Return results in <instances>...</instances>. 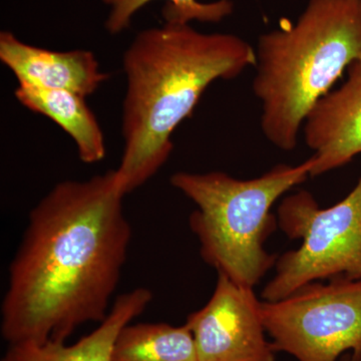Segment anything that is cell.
<instances>
[{
    "label": "cell",
    "mask_w": 361,
    "mask_h": 361,
    "mask_svg": "<svg viewBox=\"0 0 361 361\" xmlns=\"http://www.w3.org/2000/svg\"><path fill=\"white\" fill-rule=\"evenodd\" d=\"M303 134L314 152L311 177L341 168L361 154V63L349 66L345 82L316 103Z\"/></svg>",
    "instance_id": "ba28073f"
},
{
    "label": "cell",
    "mask_w": 361,
    "mask_h": 361,
    "mask_svg": "<svg viewBox=\"0 0 361 361\" xmlns=\"http://www.w3.org/2000/svg\"><path fill=\"white\" fill-rule=\"evenodd\" d=\"M0 59L18 82L68 90L82 97L94 94L110 78L92 51H49L21 42L11 32L0 33Z\"/></svg>",
    "instance_id": "9c48e42d"
},
{
    "label": "cell",
    "mask_w": 361,
    "mask_h": 361,
    "mask_svg": "<svg viewBox=\"0 0 361 361\" xmlns=\"http://www.w3.org/2000/svg\"><path fill=\"white\" fill-rule=\"evenodd\" d=\"M152 299L151 290L144 287L122 294L99 326L75 343L49 341L9 344L1 361H111L118 332L141 315Z\"/></svg>",
    "instance_id": "30bf717a"
},
{
    "label": "cell",
    "mask_w": 361,
    "mask_h": 361,
    "mask_svg": "<svg viewBox=\"0 0 361 361\" xmlns=\"http://www.w3.org/2000/svg\"><path fill=\"white\" fill-rule=\"evenodd\" d=\"M255 52L261 130L273 146L293 151L313 106L361 63V0H310L295 23L261 35Z\"/></svg>",
    "instance_id": "3957f363"
},
{
    "label": "cell",
    "mask_w": 361,
    "mask_h": 361,
    "mask_svg": "<svg viewBox=\"0 0 361 361\" xmlns=\"http://www.w3.org/2000/svg\"><path fill=\"white\" fill-rule=\"evenodd\" d=\"M110 7L106 20V30L111 35H118L129 28L133 16L152 0H103ZM163 8L165 23H190L192 20L200 23H217L233 13L231 0H216L201 2L199 0H167Z\"/></svg>",
    "instance_id": "4fadbf2b"
},
{
    "label": "cell",
    "mask_w": 361,
    "mask_h": 361,
    "mask_svg": "<svg viewBox=\"0 0 361 361\" xmlns=\"http://www.w3.org/2000/svg\"><path fill=\"white\" fill-rule=\"evenodd\" d=\"M111 361H199L192 332L186 325L127 324L114 342Z\"/></svg>",
    "instance_id": "7c38bea8"
},
{
    "label": "cell",
    "mask_w": 361,
    "mask_h": 361,
    "mask_svg": "<svg viewBox=\"0 0 361 361\" xmlns=\"http://www.w3.org/2000/svg\"><path fill=\"white\" fill-rule=\"evenodd\" d=\"M342 361H361V349L346 353Z\"/></svg>",
    "instance_id": "5bb4252c"
},
{
    "label": "cell",
    "mask_w": 361,
    "mask_h": 361,
    "mask_svg": "<svg viewBox=\"0 0 361 361\" xmlns=\"http://www.w3.org/2000/svg\"><path fill=\"white\" fill-rule=\"evenodd\" d=\"M199 361H275L254 288L218 273L210 300L188 315Z\"/></svg>",
    "instance_id": "52a82bcc"
},
{
    "label": "cell",
    "mask_w": 361,
    "mask_h": 361,
    "mask_svg": "<svg viewBox=\"0 0 361 361\" xmlns=\"http://www.w3.org/2000/svg\"><path fill=\"white\" fill-rule=\"evenodd\" d=\"M125 196L111 170L59 183L30 211L9 265L4 341L66 342L82 325L106 319L132 238Z\"/></svg>",
    "instance_id": "6da1fadb"
},
{
    "label": "cell",
    "mask_w": 361,
    "mask_h": 361,
    "mask_svg": "<svg viewBox=\"0 0 361 361\" xmlns=\"http://www.w3.org/2000/svg\"><path fill=\"white\" fill-rule=\"evenodd\" d=\"M14 96L26 109L51 118L71 135L82 161L94 164L104 160L103 130L85 103V97L68 90L47 89L27 82H18Z\"/></svg>",
    "instance_id": "8fae6325"
},
{
    "label": "cell",
    "mask_w": 361,
    "mask_h": 361,
    "mask_svg": "<svg viewBox=\"0 0 361 361\" xmlns=\"http://www.w3.org/2000/svg\"><path fill=\"white\" fill-rule=\"evenodd\" d=\"M315 166L311 156L297 166L279 164L250 180L218 171L171 176V185L197 206L189 224L207 264L235 283L254 288L276 264V256L265 249L278 226L271 209L311 177Z\"/></svg>",
    "instance_id": "277c9868"
},
{
    "label": "cell",
    "mask_w": 361,
    "mask_h": 361,
    "mask_svg": "<svg viewBox=\"0 0 361 361\" xmlns=\"http://www.w3.org/2000/svg\"><path fill=\"white\" fill-rule=\"evenodd\" d=\"M326 281L261 302L263 324L276 353L297 361H337L361 349V279Z\"/></svg>",
    "instance_id": "8992f818"
},
{
    "label": "cell",
    "mask_w": 361,
    "mask_h": 361,
    "mask_svg": "<svg viewBox=\"0 0 361 361\" xmlns=\"http://www.w3.org/2000/svg\"><path fill=\"white\" fill-rule=\"evenodd\" d=\"M277 221L289 239L302 243L277 259L276 273L262 292L265 301L280 300L311 282L361 279V176L355 189L329 208L305 190L289 195L278 207Z\"/></svg>",
    "instance_id": "5b68a950"
},
{
    "label": "cell",
    "mask_w": 361,
    "mask_h": 361,
    "mask_svg": "<svg viewBox=\"0 0 361 361\" xmlns=\"http://www.w3.org/2000/svg\"><path fill=\"white\" fill-rule=\"evenodd\" d=\"M255 63V49L231 33H203L179 23L137 33L123 56V149L116 173L123 193L165 165L174 149L173 133L209 85L233 80Z\"/></svg>",
    "instance_id": "7a4b0ae2"
}]
</instances>
